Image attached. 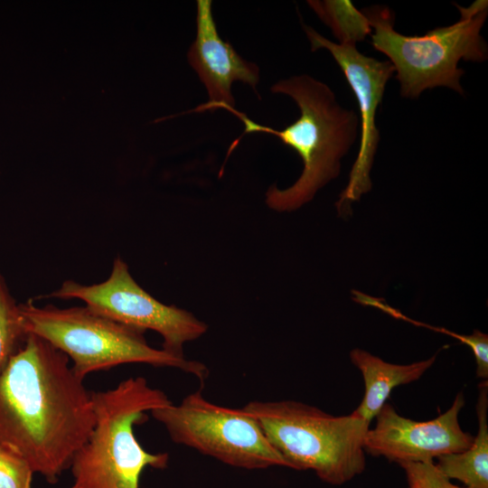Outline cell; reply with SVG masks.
<instances>
[{
  "mask_svg": "<svg viewBox=\"0 0 488 488\" xmlns=\"http://www.w3.org/2000/svg\"><path fill=\"white\" fill-rule=\"evenodd\" d=\"M352 299L361 305L375 307L395 318L406 320L416 325L427 327L434 331L446 333L468 345L475 358L476 376L483 380L488 378V335L486 333H482L479 330H474L471 335L458 334L444 328H437L436 326H431L429 324L412 320L401 314L396 308L388 305L382 298L371 296L357 290H352Z\"/></svg>",
  "mask_w": 488,
  "mask_h": 488,
  "instance_id": "cell-15",
  "label": "cell"
},
{
  "mask_svg": "<svg viewBox=\"0 0 488 488\" xmlns=\"http://www.w3.org/2000/svg\"><path fill=\"white\" fill-rule=\"evenodd\" d=\"M464 406V393L459 392L445 413L429 421H415L385 403L375 417L376 426L366 433L364 451L399 465L434 462L441 455L462 452L474 437L459 424Z\"/></svg>",
  "mask_w": 488,
  "mask_h": 488,
  "instance_id": "cell-10",
  "label": "cell"
},
{
  "mask_svg": "<svg viewBox=\"0 0 488 488\" xmlns=\"http://www.w3.org/2000/svg\"><path fill=\"white\" fill-rule=\"evenodd\" d=\"M437 352L429 359L410 364H393L371 353L354 349L350 353L352 362L363 377L364 397L351 415L371 424L392 389L399 385L418 380L436 361Z\"/></svg>",
  "mask_w": 488,
  "mask_h": 488,
  "instance_id": "cell-12",
  "label": "cell"
},
{
  "mask_svg": "<svg viewBox=\"0 0 488 488\" xmlns=\"http://www.w3.org/2000/svg\"><path fill=\"white\" fill-rule=\"evenodd\" d=\"M241 409L258 422L288 468L312 470L332 485L349 482L365 468L370 424L351 414L333 416L294 400L251 401Z\"/></svg>",
  "mask_w": 488,
  "mask_h": 488,
  "instance_id": "cell-6",
  "label": "cell"
},
{
  "mask_svg": "<svg viewBox=\"0 0 488 488\" xmlns=\"http://www.w3.org/2000/svg\"><path fill=\"white\" fill-rule=\"evenodd\" d=\"M408 486L412 488H466L454 484L436 467L434 462L403 463Z\"/></svg>",
  "mask_w": 488,
  "mask_h": 488,
  "instance_id": "cell-18",
  "label": "cell"
},
{
  "mask_svg": "<svg viewBox=\"0 0 488 488\" xmlns=\"http://www.w3.org/2000/svg\"><path fill=\"white\" fill-rule=\"evenodd\" d=\"M26 333L49 342L71 361L81 380L92 372L127 363L178 369L194 376L202 384L209 377L202 362L176 356L150 346L145 332L104 316L88 306L60 308L20 304Z\"/></svg>",
  "mask_w": 488,
  "mask_h": 488,
  "instance_id": "cell-5",
  "label": "cell"
},
{
  "mask_svg": "<svg viewBox=\"0 0 488 488\" xmlns=\"http://www.w3.org/2000/svg\"><path fill=\"white\" fill-rule=\"evenodd\" d=\"M196 37L191 44L187 59L204 85L209 101L198 106L193 111L235 108L231 86L241 81L257 92L259 82V68L243 59L226 41L219 35L212 14L211 0H197Z\"/></svg>",
  "mask_w": 488,
  "mask_h": 488,
  "instance_id": "cell-11",
  "label": "cell"
},
{
  "mask_svg": "<svg viewBox=\"0 0 488 488\" xmlns=\"http://www.w3.org/2000/svg\"><path fill=\"white\" fill-rule=\"evenodd\" d=\"M33 474L26 461L0 448V488H32Z\"/></svg>",
  "mask_w": 488,
  "mask_h": 488,
  "instance_id": "cell-17",
  "label": "cell"
},
{
  "mask_svg": "<svg viewBox=\"0 0 488 488\" xmlns=\"http://www.w3.org/2000/svg\"><path fill=\"white\" fill-rule=\"evenodd\" d=\"M270 90L292 98L300 110L299 117L282 130L259 125L235 108L227 111L243 123L242 136H275L301 157L304 167L296 182L286 189L271 185L266 192L270 209L291 211L310 202L321 188L338 177L342 159L357 140L360 118L355 111L338 103L327 84L309 75L281 80Z\"/></svg>",
  "mask_w": 488,
  "mask_h": 488,
  "instance_id": "cell-2",
  "label": "cell"
},
{
  "mask_svg": "<svg viewBox=\"0 0 488 488\" xmlns=\"http://www.w3.org/2000/svg\"><path fill=\"white\" fill-rule=\"evenodd\" d=\"M307 4L331 28L337 43L356 45L372 33L366 15L349 0H310Z\"/></svg>",
  "mask_w": 488,
  "mask_h": 488,
  "instance_id": "cell-14",
  "label": "cell"
},
{
  "mask_svg": "<svg viewBox=\"0 0 488 488\" xmlns=\"http://www.w3.org/2000/svg\"><path fill=\"white\" fill-rule=\"evenodd\" d=\"M488 383L479 385L476 415L478 432L472 445L459 453L437 457L435 463L448 479H455L466 488H488Z\"/></svg>",
  "mask_w": 488,
  "mask_h": 488,
  "instance_id": "cell-13",
  "label": "cell"
},
{
  "mask_svg": "<svg viewBox=\"0 0 488 488\" xmlns=\"http://www.w3.org/2000/svg\"><path fill=\"white\" fill-rule=\"evenodd\" d=\"M94 425L91 392L70 359L28 333L0 371V448L54 484Z\"/></svg>",
  "mask_w": 488,
  "mask_h": 488,
  "instance_id": "cell-1",
  "label": "cell"
},
{
  "mask_svg": "<svg viewBox=\"0 0 488 488\" xmlns=\"http://www.w3.org/2000/svg\"><path fill=\"white\" fill-rule=\"evenodd\" d=\"M43 297L80 299L114 321L143 332L155 331L163 338L162 349L176 356H184V343L200 338L208 329L192 313L153 297L136 282L120 258H115L105 281L86 286L66 280L59 289Z\"/></svg>",
  "mask_w": 488,
  "mask_h": 488,
  "instance_id": "cell-8",
  "label": "cell"
},
{
  "mask_svg": "<svg viewBox=\"0 0 488 488\" xmlns=\"http://www.w3.org/2000/svg\"><path fill=\"white\" fill-rule=\"evenodd\" d=\"M455 5L460 13L455 23L412 36L394 29V14L388 7L374 5L362 11L372 29L371 45L393 65L402 97L417 99L436 87L463 95L460 80L465 71L458 68L459 61L487 59L481 30L488 15V1L476 0L467 7Z\"/></svg>",
  "mask_w": 488,
  "mask_h": 488,
  "instance_id": "cell-4",
  "label": "cell"
},
{
  "mask_svg": "<svg viewBox=\"0 0 488 488\" xmlns=\"http://www.w3.org/2000/svg\"><path fill=\"white\" fill-rule=\"evenodd\" d=\"M150 413L173 442L228 465L247 470L288 467L251 416L209 401L201 389L178 405L170 403Z\"/></svg>",
  "mask_w": 488,
  "mask_h": 488,
  "instance_id": "cell-7",
  "label": "cell"
},
{
  "mask_svg": "<svg viewBox=\"0 0 488 488\" xmlns=\"http://www.w3.org/2000/svg\"><path fill=\"white\" fill-rule=\"evenodd\" d=\"M311 51L327 50L341 68L358 102L361 136L356 160L346 187L335 203L339 215H347L351 205L369 192L372 183L371 170L380 142L376 114L385 89L395 70L389 61H380L358 51L356 45L330 41L314 28L303 23Z\"/></svg>",
  "mask_w": 488,
  "mask_h": 488,
  "instance_id": "cell-9",
  "label": "cell"
},
{
  "mask_svg": "<svg viewBox=\"0 0 488 488\" xmlns=\"http://www.w3.org/2000/svg\"><path fill=\"white\" fill-rule=\"evenodd\" d=\"M19 305L0 273V371L27 336Z\"/></svg>",
  "mask_w": 488,
  "mask_h": 488,
  "instance_id": "cell-16",
  "label": "cell"
},
{
  "mask_svg": "<svg viewBox=\"0 0 488 488\" xmlns=\"http://www.w3.org/2000/svg\"><path fill=\"white\" fill-rule=\"evenodd\" d=\"M408 488H412V487H409V486H408Z\"/></svg>",
  "mask_w": 488,
  "mask_h": 488,
  "instance_id": "cell-19",
  "label": "cell"
},
{
  "mask_svg": "<svg viewBox=\"0 0 488 488\" xmlns=\"http://www.w3.org/2000/svg\"><path fill=\"white\" fill-rule=\"evenodd\" d=\"M91 399L95 425L72 459L70 488H139L146 467H167L168 454L145 451L134 433V427L147 419L146 412L172 403L164 391L138 376L92 391Z\"/></svg>",
  "mask_w": 488,
  "mask_h": 488,
  "instance_id": "cell-3",
  "label": "cell"
}]
</instances>
